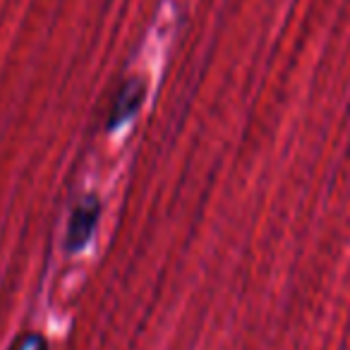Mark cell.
I'll use <instances>...</instances> for the list:
<instances>
[{
    "label": "cell",
    "instance_id": "cell-1",
    "mask_svg": "<svg viewBox=\"0 0 350 350\" xmlns=\"http://www.w3.org/2000/svg\"><path fill=\"white\" fill-rule=\"evenodd\" d=\"M98 216H101V204H98L96 197H87L77 204V209L72 211V219H70V228H68V245L70 252H77L84 245L92 240L94 228L98 224Z\"/></svg>",
    "mask_w": 350,
    "mask_h": 350
},
{
    "label": "cell",
    "instance_id": "cell-2",
    "mask_svg": "<svg viewBox=\"0 0 350 350\" xmlns=\"http://www.w3.org/2000/svg\"><path fill=\"white\" fill-rule=\"evenodd\" d=\"M144 101V82L139 79H127L120 89H118L116 98L111 103V116H108V130L122 125L137 113V108Z\"/></svg>",
    "mask_w": 350,
    "mask_h": 350
},
{
    "label": "cell",
    "instance_id": "cell-3",
    "mask_svg": "<svg viewBox=\"0 0 350 350\" xmlns=\"http://www.w3.org/2000/svg\"><path fill=\"white\" fill-rule=\"evenodd\" d=\"M10 350H49V343L39 334H25L12 343Z\"/></svg>",
    "mask_w": 350,
    "mask_h": 350
}]
</instances>
